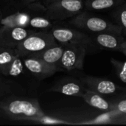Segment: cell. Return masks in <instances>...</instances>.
<instances>
[{
	"label": "cell",
	"instance_id": "cell-1",
	"mask_svg": "<svg viewBox=\"0 0 126 126\" xmlns=\"http://www.w3.org/2000/svg\"><path fill=\"white\" fill-rule=\"evenodd\" d=\"M38 101L35 98L20 97L10 94L0 99V117L13 120L27 121L44 115Z\"/></svg>",
	"mask_w": 126,
	"mask_h": 126
},
{
	"label": "cell",
	"instance_id": "cell-2",
	"mask_svg": "<svg viewBox=\"0 0 126 126\" xmlns=\"http://www.w3.org/2000/svg\"><path fill=\"white\" fill-rule=\"evenodd\" d=\"M52 33L44 31H35L25 38L16 48L17 53L22 58L35 55L44 49L57 45Z\"/></svg>",
	"mask_w": 126,
	"mask_h": 126
},
{
	"label": "cell",
	"instance_id": "cell-3",
	"mask_svg": "<svg viewBox=\"0 0 126 126\" xmlns=\"http://www.w3.org/2000/svg\"><path fill=\"white\" fill-rule=\"evenodd\" d=\"M69 24L81 30L92 32H113L122 35V30L119 25L114 24L104 18L91 16L87 13H80L71 18Z\"/></svg>",
	"mask_w": 126,
	"mask_h": 126
},
{
	"label": "cell",
	"instance_id": "cell-4",
	"mask_svg": "<svg viewBox=\"0 0 126 126\" xmlns=\"http://www.w3.org/2000/svg\"><path fill=\"white\" fill-rule=\"evenodd\" d=\"M83 7V0H58L46 7L44 16L52 21H63L78 15Z\"/></svg>",
	"mask_w": 126,
	"mask_h": 126
},
{
	"label": "cell",
	"instance_id": "cell-5",
	"mask_svg": "<svg viewBox=\"0 0 126 126\" xmlns=\"http://www.w3.org/2000/svg\"><path fill=\"white\" fill-rule=\"evenodd\" d=\"M27 72L23 58L16 49L0 46V75L4 77H18Z\"/></svg>",
	"mask_w": 126,
	"mask_h": 126
},
{
	"label": "cell",
	"instance_id": "cell-6",
	"mask_svg": "<svg viewBox=\"0 0 126 126\" xmlns=\"http://www.w3.org/2000/svg\"><path fill=\"white\" fill-rule=\"evenodd\" d=\"M63 46L64 49L58 66V71L83 69L86 53V45L83 44H69Z\"/></svg>",
	"mask_w": 126,
	"mask_h": 126
},
{
	"label": "cell",
	"instance_id": "cell-7",
	"mask_svg": "<svg viewBox=\"0 0 126 126\" xmlns=\"http://www.w3.org/2000/svg\"><path fill=\"white\" fill-rule=\"evenodd\" d=\"M35 30L27 27H0V46L16 49L17 46Z\"/></svg>",
	"mask_w": 126,
	"mask_h": 126
},
{
	"label": "cell",
	"instance_id": "cell-8",
	"mask_svg": "<svg viewBox=\"0 0 126 126\" xmlns=\"http://www.w3.org/2000/svg\"><path fill=\"white\" fill-rule=\"evenodd\" d=\"M57 42L61 45L69 44H89L91 38L86 34L66 27H55L50 32Z\"/></svg>",
	"mask_w": 126,
	"mask_h": 126
},
{
	"label": "cell",
	"instance_id": "cell-9",
	"mask_svg": "<svg viewBox=\"0 0 126 126\" xmlns=\"http://www.w3.org/2000/svg\"><path fill=\"white\" fill-rule=\"evenodd\" d=\"M23 61L27 72L38 80L45 79L58 72L57 68L48 65L42 60L34 56L24 57Z\"/></svg>",
	"mask_w": 126,
	"mask_h": 126
},
{
	"label": "cell",
	"instance_id": "cell-10",
	"mask_svg": "<svg viewBox=\"0 0 126 126\" xmlns=\"http://www.w3.org/2000/svg\"><path fill=\"white\" fill-rule=\"evenodd\" d=\"M81 82L86 89L96 92L101 94H109L114 93L117 89V85L111 80L100 78L86 76L82 78Z\"/></svg>",
	"mask_w": 126,
	"mask_h": 126
},
{
	"label": "cell",
	"instance_id": "cell-11",
	"mask_svg": "<svg viewBox=\"0 0 126 126\" xmlns=\"http://www.w3.org/2000/svg\"><path fill=\"white\" fill-rule=\"evenodd\" d=\"M83 83L76 80H63L53 86L49 92H59L68 96H77L83 97L86 91Z\"/></svg>",
	"mask_w": 126,
	"mask_h": 126
},
{
	"label": "cell",
	"instance_id": "cell-12",
	"mask_svg": "<svg viewBox=\"0 0 126 126\" xmlns=\"http://www.w3.org/2000/svg\"><path fill=\"white\" fill-rule=\"evenodd\" d=\"M34 12L26 10H17L16 12L10 13L0 18V27H21L28 28L31 18L33 16Z\"/></svg>",
	"mask_w": 126,
	"mask_h": 126
},
{
	"label": "cell",
	"instance_id": "cell-13",
	"mask_svg": "<svg viewBox=\"0 0 126 126\" xmlns=\"http://www.w3.org/2000/svg\"><path fill=\"white\" fill-rule=\"evenodd\" d=\"M94 41L102 48L119 50L125 39L122 35L113 32H99L94 36Z\"/></svg>",
	"mask_w": 126,
	"mask_h": 126
},
{
	"label": "cell",
	"instance_id": "cell-14",
	"mask_svg": "<svg viewBox=\"0 0 126 126\" xmlns=\"http://www.w3.org/2000/svg\"><path fill=\"white\" fill-rule=\"evenodd\" d=\"M63 45H55L51 47H49L44 51L32 55L34 57H36L41 60H42L44 62L47 63L49 66H52L53 67H55L58 69V63L60 62V60L62 57L63 52Z\"/></svg>",
	"mask_w": 126,
	"mask_h": 126
},
{
	"label": "cell",
	"instance_id": "cell-15",
	"mask_svg": "<svg viewBox=\"0 0 126 126\" xmlns=\"http://www.w3.org/2000/svg\"><path fill=\"white\" fill-rule=\"evenodd\" d=\"M83 100L91 106L103 111L111 110V104L106 101L101 94L90 89H86L83 96Z\"/></svg>",
	"mask_w": 126,
	"mask_h": 126
},
{
	"label": "cell",
	"instance_id": "cell-16",
	"mask_svg": "<svg viewBox=\"0 0 126 126\" xmlns=\"http://www.w3.org/2000/svg\"><path fill=\"white\" fill-rule=\"evenodd\" d=\"M24 92L25 89L19 83L0 75V99L7 95L20 94Z\"/></svg>",
	"mask_w": 126,
	"mask_h": 126
},
{
	"label": "cell",
	"instance_id": "cell-17",
	"mask_svg": "<svg viewBox=\"0 0 126 126\" xmlns=\"http://www.w3.org/2000/svg\"><path fill=\"white\" fill-rule=\"evenodd\" d=\"M9 4L17 8V10H26V11H44L46 7L42 4V0H7Z\"/></svg>",
	"mask_w": 126,
	"mask_h": 126
},
{
	"label": "cell",
	"instance_id": "cell-18",
	"mask_svg": "<svg viewBox=\"0 0 126 126\" xmlns=\"http://www.w3.org/2000/svg\"><path fill=\"white\" fill-rule=\"evenodd\" d=\"M123 114L117 110L112 109L107 111V112L102 114L97 117L84 121L83 123H78L79 125H96V124H108V123H116V120L118 117H122Z\"/></svg>",
	"mask_w": 126,
	"mask_h": 126
},
{
	"label": "cell",
	"instance_id": "cell-19",
	"mask_svg": "<svg viewBox=\"0 0 126 126\" xmlns=\"http://www.w3.org/2000/svg\"><path fill=\"white\" fill-rule=\"evenodd\" d=\"M123 0H85V5L89 10H100L118 6Z\"/></svg>",
	"mask_w": 126,
	"mask_h": 126
},
{
	"label": "cell",
	"instance_id": "cell-20",
	"mask_svg": "<svg viewBox=\"0 0 126 126\" xmlns=\"http://www.w3.org/2000/svg\"><path fill=\"white\" fill-rule=\"evenodd\" d=\"M52 20L45 17L42 16H33L28 25V28L32 27L35 29H41V30H45V29H49L52 28L53 24L51 21Z\"/></svg>",
	"mask_w": 126,
	"mask_h": 126
},
{
	"label": "cell",
	"instance_id": "cell-21",
	"mask_svg": "<svg viewBox=\"0 0 126 126\" xmlns=\"http://www.w3.org/2000/svg\"><path fill=\"white\" fill-rule=\"evenodd\" d=\"M114 16L121 27L122 33L126 37V2L122 4L115 11Z\"/></svg>",
	"mask_w": 126,
	"mask_h": 126
},
{
	"label": "cell",
	"instance_id": "cell-22",
	"mask_svg": "<svg viewBox=\"0 0 126 126\" xmlns=\"http://www.w3.org/2000/svg\"><path fill=\"white\" fill-rule=\"evenodd\" d=\"M111 62L114 67L120 80L126 83V61H120L116 59L111 58Z\"/></svg>",
	"mask_w": 126,
	"mask_h": 126
},
{
	"label": "cell",
	"instance_id": "cell-23",
	"mask_svg": "<svg viewBox=\"0 0 126 126\" xmlns=\"http://www.w3.org/2000/svg\"><path fill=\"white\" fill-rule=\"evenodd\" d=\"M112 109L119 111L123 116L126 115V99L120 100L115 103H111V110Z\"/></svg>",
	"mask_w": 126,
	"mask_h": 126
},
{
	"label": "cell",
	"instance_id": "cell-24",
	"mask_svg": "<svg viewBox=\"0 0 126 126\" xmlns=\"http://www.w3.org/2000/svg\"><path fill=\"white\" fill-rule=\"evenodd\" d=\"M119 51H120L121 52H123L125 55L126 56V41L125 40L123 43H122V44L120 45V49H119Z\"/></svg>",
	"mask_w": 126,
	"mask_h": 126
},
{
	"label": "cell",
	"instance_id": "cell-25",
	"mask_svg": "<svg viewBox=\"0 0 126 126\" xmlns=\"http://www.w3.org/2000/svg\"><path fill=\"white\" fill-rule=\"evenodd\" d=\"M116 123H121V124H126V115H123L117 119Z\"/></svg>",
	"mask_w": 126,
	"mask_h": 126
},
{
	"label": "cell",
	"instance_id": "cell-26",
	"mask_svg": "<svg viewBox=\"0 0 126 126\" xmlns=\"http://www.w3.org/2000/svg\"><path fill=\"white\" fill-rule=\"evenodd\" d=\"M58 1V0H42L41 2H42V4H43L45 7H47L48 4H51L52 2H54V1Z\"/></svg>",
	"mask_w": 126,
	"mask_h": 126
},
{
	"label": "cell",
	"instance_id": "cell-27",
	"mask_svg": "<svg viewBox=\"0 0 126 126\" xmlns=\"http://www.w3.org/2000/svg\"><path fill=\"white\" fill-rule=\"evenodd\" d=\"M2 14H3V13H2V11H1V8H0V18L2 16Z\"/></svg>",
	"mask_w": 126,
	"mask_h": 126
}]
</instances>
